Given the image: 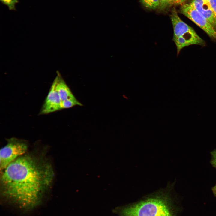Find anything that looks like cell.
Wrapping results in <instances>:
<instances>
[{
	"instance_id": "obj_7",
	"label": "cell",
	"mask_w": 216,
	"mask_h": 216,
	"mask_svg": "<svg viewBox=\"0 0 216 216\" xmlns=\"http://www.w3.org/2000/svg\"><path fill=\"white\" fill-rule=\"evenodd\" d=\"M191 3L196 10L208 21L216 31V15L208 0H192Z\"/></svg>"
},
{
	"instance_id": "obj_2",
	"label": "cell",
	"mask_w": 216,
	"mask_h": 216,
	"mask_svg": "<svg viewBox=\"0 0 216 216\" xmlns=\"http://www.w3.org/2000/svg\"><path fill=\"white\" fill-rule=\"evenodd\" d=\"M166 199L161 196L149 197L122 211L124 216H173Z\"/></svg>"
},
{
	"instance_id": "obj_8",
	"label": "cell",
	"mask_w": 216,
	"mask_h": 216,
	"mask_svg": "<svg viewBox=\"0 0 216 216\" xmlns=\"http://www.w3.org/2000/svg\"><path fill=\"white\" fill-rule=\"evenodd\" d=\"M54 80L56 89L60 97L61 101H63L75 97L71 92L65 82L58 72Z\"/></svg>"
},
{
	"instance_id": "obj_15",
	"label": "cell",
	"mask_w": 216,
	"mask_h": 216,
	"mask_svg": "<svg viewBox=\"0 0 216 216\" xmlns=\"http://www.w3.org/2000/svg\"><path fill=\"white\" fill-rule=\"evenodd\" d=\"M187 0H176V5L182 4Z\"/></svg>"
},
{
	"instance_id": "obj_16",
	"label": "cell",
	"mask_w": 216,
	"mask_h": 216,
	"mask_svg": "<svg viewBox=\"0 0 216 216\" xmlns=\"http://www.w3.org/2000/svg\"><path fill=\"white\" fill-rule=\"evenodd\" d=\"M212 190L213 194L215 196H216V184L212 188Z\"/></svg>"
},
{
	"instance_id": "obj_1",
	"label": "cell",
	"mask_w": 216,
	"mask_h": 216,
	"mask_svg": "<svg viewBox=\"0 0 216 216\" xmlns=\"http://www.w3.org/2000/svg\"><path fill=\"white\" fill-rule=\"evenodd\" d=\"M3 170L1 184L4 193L24 201L38 198L51 185L54 176L50 164L29 155L17 158Z\"/></svg>"
},
{
	"instance_id": "obj_12",
	"label": "cell",
	"mask_w": 216,
	"mask_h": 216,
	"mask_svg": "<svg viewBox=\"0 0 216 216\" xmlns=\"http://www.w3.org/2000/svg\"><path fill=\"white\" fill-rule=\"evenodd\" d=\"M176 0H160L159 7L163 9L170 5H176Z\"/></svg>"
},
{
	"instance_id": "obj_6",
	"label": "cell",
	"mask_w": 216,
	"mask_h": 216,
	"mask_svg": "<svg viewBox=\"0 0 216 216\" xmlns=\"http://www.w3.org/2000/svg\"><path fill=\"white\" fill-rule=\"evenodd\" d=\"M61 100L53 81L42 106L39 115L46 114L61 110Z\"/></svg>"
},
{
	"instance_id": "obj_14",
	"label": "cell",
	"mask_w": 216,
	"mask_h": 216,
	"mask_svg": "<svg viewBox=\"0 0 216 216\" xmlns=\"http://www.w3.org/2000/svg\"><path fill=\"white\" fill-rule=\"evenodd\" d=\"M211 7L216 15V0H208Z\"/></svg>"
},
{
	"instance_id": "obj_5",
	"label": "cell",
	"mask_w": 216,
	"mask_h": 216,
	"mask_svg": "<svg viewBox=\"0 0 216 216\" xmlns=\"http://www.w3.org/2000/svg\"><path fill=\"white\" fill-rule=\"evenodd\" d=\"M180 10L182 14L203 30L211 39L216 41V31L208 21L196 10L191 2L182 4Z\"/></svg>"
},
{
	"instance_id": "obj_13",
	"label": "cell",
	"mask_w": 216,
	"mask_h": 216,
	"mask_svg": "<svg viewBox=\"0 0 216 216\" xmlns=\"http://www.w3.org/2000/svg\"><path fill=\"white\" fill-rule=\"evenodd\" d=\"M211 154L212 155L211 164L216 168V149L212 151Z\"/></svg>"
},
{
	"instance_id": "obj_11",
	"label": "cell",
	"mask_w": 216,
	"mask_h": 216,
	"mask_svg": "<svg viewBox=\"0 0 216 216\" xmlns=\"http://www.w3.org/2000/svg\"><path fill=\"white\" fill-rule=\"evenodd\" d=\"M1 2L5 5L7 6L10 10H16V4L18 3V0H0Z\"/></svg>"
},
{
	"instance_id": "obj_3",
	"label": "cell",
	"mask_w": 216,
	"mask_h": 216,
	"mask_svg": "<svg viewBox=\"0 0 216 216\" xmlns=\"http://www.w3.org/2000/svg\"><path fill=\"white\" fill-rule=\"evenodd\" d=\"M170 17L173 30L172 40L176 46L177 54L184 48L191 45H206L205 40L194 30L180 18L175 8L172 9Z\"/></svg>"
},
{
	"instance_id": "obj_10",
	"label": "cell",
	"mask_w": 216,
	"mask_h": 216,
	"mask_svg": "<svg viewBox=\"0 0 216 216\" xmlns=\"http://www.w3.org/2000/svg\"><path fill=\"white\" fill-rule=\"evenodd\" d=\"M143 5L146 8L155 9L160 7V0H140Z\"/></svg>"
},
{
	"instance_id": "obj_9",
	"label": "cell",
	"mask_w": 216,
	"mask_h": 216,
	"mask_svg": "<svg viewBox=\"0 0 216 216\" xmlns=\"http://www.w3.org/2000/svg\"><path fill=\"white\" fill-rule=\"evenodd\" d=\"M82 106V104L75 97L68 98L61 101V109L71 108L75 106Z\"/></svg>"
},
{
	"instance_id": "obj_4",
	"label": "cell",
	"mask_w": 216,
	"mask_h": 216,
	"mask_svg": "<svg viewBox=\"0 0 216 216\" xmlns=\"http://www.w3.org/2000/svg\"><path fill=\"white\" fill-rule=\"evenodd\" d=\"M28 146L24 141L13 138L8 140L7 144L0 151V166L3 170L10 163L26 151Z\"/></svg>"
}]
</instances>
